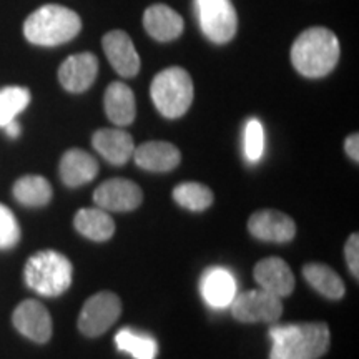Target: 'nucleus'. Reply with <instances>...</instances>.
Returning a JSON list of instances; mask_svg holds the SVG:
<instances>
[{"label":"nucleus","instance_id":"1","mask_svg":"<svg viewBox=\"0 0 359 359\" xmlns=\"http://www.w3.org/2000/svg\"><path fill=\"white\" fill-rule=\"evenodd\" d=\"M341 55L339 40L326 27H309L296 37L291 47V64L298 74L320 79L331 74Z\"/></svg>","mask_w":359,"mask_h":359},{"label":"nucleus","instance_id":"2","mask_svg":"<svg viewBox=\"0 0 359 359\" xmlns=\"http://www.w3.org/2000/svg\"><path fill=\"white\" fill-rule=\"evenodd\" d=\"M269 359H320L330 348V327L325 323L276 325L269 330Z\"/></svg>","mask_w":359,"mask_h":359},{"label":"nucleus","instance_id":"3","mask_svg":"<svg viewBox=\"0 0 359 359\" xmlns=\"http://www.w3.org/2000/svg\"><path fill=\"white\" fill-rule=\"evenodd\" d=\"M82 30L79 13L64 6L48 4L27 17L24 35L30 43L55 47L70 42Z\"/></svg>","mask_w":359,"mask_h":359},{"label":"nucleus","instance_id":"4","mask_svg":"<svg viewBox=\"0 0 359 359\" xmlns=\"http://www.w3.org/2000/svg\"><path fill=\"white\" fill-rule=\"evenodd\" d=\"M150 95L156 110L167 118H180L193 103L195 87L190 74L182 67H170L161 70L154 79Z\"/></svg>","mask_w":359,"mask_h":359},{"label":"nucleus","instance_id":"5","mask_svg":"<svg viewBox=\"0 0 359 359\" xmlns=\"http://www.w3.org/2000/svg\"><path fill=\"white\" fill-rule=\"evenodd\" d=\"M72 273L70 259L52 250L39 251L25 264L27 285L43 296L65 293L72 285Z\"/></svg>","mask_w":359,"mask_h":359},{"label":"nucleus","instance_id":"6","mask_svg":"<svg viewBox=\"0 0 359 359\" xmlns=\"http://www.w3.org/2000/svg\"><path fill=\"white\" fill-rule=\"evenodd\" d=\"M122 314V302L115 293L102 291L85 302L79 316V330L88 338H97L110 330Z\"/></svg>","mask_w":359,"mask_h":359},{"label":"nucleus","instance_id":"7","mask_svg":"<svg viewBox=\"0 0 359 359\" xmlns=\"http://www.w3.org/2000/svg\"><path fill=\"white\" fill-rule=\"evenodd\" d=\"M200 25L213 43H228L236 35L238 17L230 0H196Z\"/></svg>","mask_w":359,"mask_h":359},{"label":"nucleus","instance_id":"8","mask_svg":"<svg viewBox=\"0 0 359 359\" xmlns=\"http://www.w3.org/2000/svg\"><path fill=\"white\" fill-rule=\"evenodd\" d=\"M230 306L233 318L241 323H276L283 314L281 298L262 288L236 294Z\"/></svg>","mask_w":359,"mask_h":359},{"label":"nucleus","instance_id":"9","mask_svg":"<svg viewBox=\"0 0 359 359\" xmlns=\"http://www.w3.org/2000/svg\"><path fill=\"white\" fill-rule=\"evenodd\" d=\"M142 200L140 187L123 178L107 180L93 193V201L105 212H132L142 205Z\"/></svg>","mask_w":359,"mask_h":359},{"label":"nucleus","instance_id":"10","mask_svg":"<svg viewBox=\"0 0 359 359\" xmlns=\"http://www.w3.org/2000/svg\"><path fill=\"white\" fill-rule=\"evenodd\" d=\"M13 326L25 338L35 343H47L52 338V318L42 303L25 299L13 311Z\"/></svg>","mask_w":359,"mask_h":359},{"label":"nucleus","instance_id":"11","mask_svg":"<svg viewBox=\"0 0 359 359\" xmlns=\"http://www.w3.org/2000/svg\"><path fill=\"white\" fill-rule=\"evenodd\" d=\"M251 235L262 241L288 243L296 235V223L286 213L276 210H262L251 215L248 222Z\"/></svg>","mask_w":359,"mask_h":359},{"label":"nucleus","instance_id":"12","mask_svg":"<svg viewBox=\"0 0 359 359\" xmlns=\"http://www.w3.org/2000/svg\"><path fill=\"white\" fill-rule=\"evenodd\" d=\"M103 50L109 58L110 65L116 70V74L125 79L135 77L140 70V55L137 48L123 30H111L102 40Z\"/></svg>","mask_w":359,"mask_h":359},{"label":"nucleus","instance_id":"13","mask_svg":"<svg viewBox=\"0 0 359 359\" xmlns=\"http://www.w3.org/2000/svg\"><path fill=\"white\" fill-rule=\"evenodd\" d=\"M98 74V60L93 53L83 52L67 58L58 69V80L70 93H82L92 87Z\"/></svg>","mask_w":359,"mask_h":359},{"label":"nucleus","instance_id":"14","mask_svg":"<svg viewBox=\"0 0 359 359\" xmlns=\"http://www.w3.org/2000/svg\"><path fill=\"white\" fill-rule=\"evenodd\" d=\"M255 280L259 288L268 291L278 298H286L294 290V275L291 268L281 258L269 257L257 263Z\"/></svg>","mask_w":359,"mask_h":359},{"label":"nucleus","instance_id":"15","mask_svg":"<svg viewBox=\"0 0 359 359\" xmlns=\"http://www.w3.org/2000/svg\"><path fill=\"white\" fill-rule=\"evenodd\" d=\"M200 290L208 306L228 308L236 296V281L228 269L210 268L201 276Z\"/></svg>","mask_w":359,"mask_h":359},{"label":"nucleus","instance_id":"16","mask_svg":"<svg viewBox=\"0 0 359 359\" xmlns=\"http://www.w3.org/2000/svg\"><path fill=\"white\" fill-rule=\"evenodd\" d=\"M143 27L147 34L158 42H172L183 34L185 22L172 7L155 4L143 13Z\"/></svg>","mask_w":359,"mask_h":359},{"label":"nucleus","instance_id":"17","mask_svg":"<svg viewBox=\"0 0 359 359\" xmlns=\"http://www.w3.org/2000/svg\"><path fill=\"white\" fill-rule=\"evenodd\" d=\"M135 163L147 172L163 173L177 168L182 161V154L168 142H147L135 148Z\"/></svg>","mask_w":359,"mask_h":359},{"label":"nucleus","instance_id":"18","mask_svg":"<svg viewBox=\"0 0 359 359\" xmlns=\"http://www.w3.org/2000/svg\"><path fill=\"white\" fill-rule=\"evenodd\" d=\"M92 145L103 158L114 165H123L133 156L135 143L132 135L123 130L102 128L93 133Z\"/></svg>","mask_w":359,"mask_h":359},{"label":"nucleus","instance_id":"19","mask_svg":"<svg viewBox=\"0 0 359 359\" xmlns=\"http://www.w3.org/2000/svg\"><path fill=\"white\" fill-rule=\"evenodd\" d=\"M60 178L67 187L77 188L92 182L98 173V163L92 155L80 148L67 150L60 160Z\"/></svg>","mask_w":359,"mask_h":359},{"label":"nucleus","instance_id":"20","mask_svg":"<svg viewBox=\"0 0 359 359\" xmlns=\"http://www.w3.org/2000/svg\"><path fill=\"white\" fill-rule=\"evenodd\" d=\"M105 114L118 127H127L133 123L137 116V103H135L133 90L123 82H114L107 88L103 97Z\"/></svg>","mask_w":359,"mask_h":359},{"label":"nucleus","instance_id":"21","mask_svg":"<svg viewBox=\"0 0 359 359\" xmlns=\"http://www.w3.org/2000/svg\"><path fill=\"white\" fill-rule=\"evenodd\" d=\"M75 228L80 235L92 241H107L114 236L115 222L105 210L83 208L75 215Z\"/></svg>","mask_w":359,"mask_h":359},{"label":"nucleus","instance_id":"22","mask_svg":"<svg viewBox=\"0 0 359 359\" xmlns=\"http://www.w3.org/2000/svg\"><path fill=\"white\" fill-rule=\"evenodd\" d=\"M303 276L318 293L327 299H341L344 296V283L333 268L320 263H309L303 268Z\"/></svg>","mask_w":359,"mask_h":359},{"label":"nucleus","instance_id":"23","mask_svg":"<svg viewBox=\"0 0 359 359\" xmlns=\"http://www.w3.org/2000/svg\"><path fill=\"white\" fill-rule=\"evenodd\" d=\"M13 196L25 206H43L52 200V185L40 175H25L13 185Z\"/></svg>","mask_w":359,"mask_h":359},{"label":"nucleus","instance_id":"24","mask_svg":"<svg viewBox=\"0 0 359 359\" xmlns=\"http://www.w3.org/2000/svg\"><path fill=\"white\" fill-rule=\"evenodd\" d=\"M115 344L120 351L130 354L135 359H155L158 354V344L151 336L137 333L123 327L115 336Z\"/></svg>","mask_w":359,"mask_h":359},{"label":"nucleus","instance_id":"25","mask_svg":"<svg viewBox=\"0 0 359 359\" xmlns=\"http://www.w3.org/2000/svg\"><path fill=\"white\" fill-rule=\"evenodd\" d=\"M173 198L180 206L191 212H203L213 203V193L201 183L188 182L175 187Z\"/></svg>","mask_w":359,"mask_h":359},{"label":"nucleus","instance_id":"26","mask_svg":"<svg viewBox=\"0 0 359 359\" xmlns=\"http://www.w3.org/2000/svg\"><path fill=\"white\" fill-rule=\"evenodd\" d=\"M30 103V92L25 87H6L0 90V127L17 118Z\"/></svg>","mask_w":359,"mask_h":359},{"label":"nucleus","instance_id":"27","mask_svg":"<svg viewBox=\"0 0 359 359\" xmlns=\"http://www.w3.org/2000/svg\"><path fill=\"white\" fill-rule=\"evenodd\" d=\"M264 132L259 120L251 118L245 127V156L248 161L255 163L263 156Z\"/></svg>","mask_w":359,"mask_h":359},{"label":"nucleus","instance_id":"28","mask_svg":"<svg viewBox=\"0 0 359 359\" xmlns=\"http://www.w3.org/2000/svg\"><path fill=\"white\" fill-rule=\"evenodd\" d=\"M20 240V226L17 218L7 208L0 203V250L13 248Z\"/></svg>","mask_w":359,"mask_h":359},{"label":"nucleus","instance_id":"29","mask_svg":"<svg viewBox=\"0 0 359 359\" xmlns=\"http://www.w3.org/2000/svg\"><path fill=\"white\" fill-rule=\"evenodd\" d=\"M344 255H346V263L349 271L353 273L354 278L359 276V236L358 233H353L348 238L346 246H344Z\"/></svg>","mask_w":359,"mask_h":359},{"label":"nucleus","instance_id":"30","mask_svg":"<svg viewBox=\"0 0 359 359\" xmlns=\"http://www.w3.org/2000/svg\"><path fill=\"white\" fill-rule=\"evenodd\" d=\"M344 150H346L348 156L353 161H359V135L358 133L349 135L346 138V142H344Z\"/></svg>","mask_w":359,"mask_h":359},{"label":"nucleus","instance_id":"31","mask_svg":"<svg viewBox=\"0 0 359 359\" xmlns=\"http://www.w3.org/2000/svg\"><path fill=\"white\" fill-rule=\"evenodd\" d=\"M4 128H6V132L11 138H17L20 135V125H19V122H17V120H12V122H8Z\"/></svg>","mask_w":359,"mask_h":359}]
</instances>
